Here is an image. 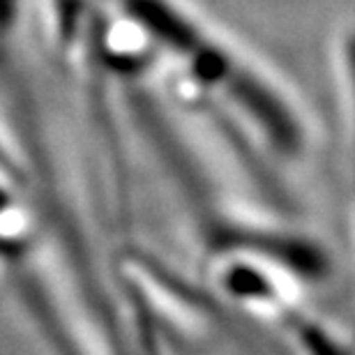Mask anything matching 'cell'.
<instances>
[{
	"mask_svg": "<svg viewBox=\"0 0 355 355\" xmlns=\"http://www.w3.org/2000/svg\"><path fill=\"white\" fill-rule=\"evenodd\" d=\"M134 24L153 35L162 46L184 62L198 81L217 88V95L233 97L243 113H250L261 134L284 155L300 153L307 144V123L277 83L263 79V69L182 0H113Z\"/></svg>",
	"mask_w": 355,
	"mask_h": 355,
	"instance_id": "cell-1",
	"label": "cell"
}]
</instances>
